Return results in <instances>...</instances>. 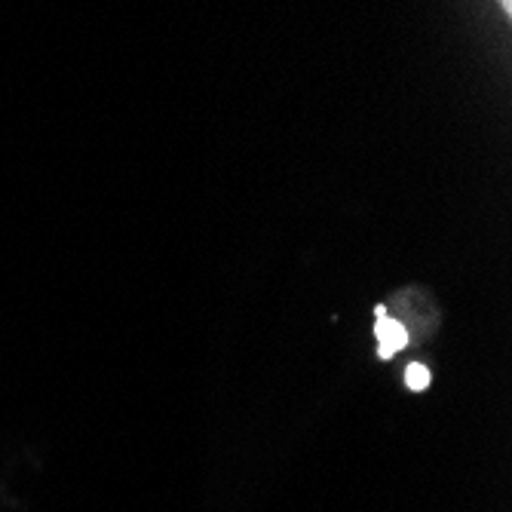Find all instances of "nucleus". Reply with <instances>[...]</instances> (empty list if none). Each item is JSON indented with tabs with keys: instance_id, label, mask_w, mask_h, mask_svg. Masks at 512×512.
<instances>
[{
	"instance_id": "nucleus-1",
	"label": "nucleus",
	"mask_w": 512,
	"mask_h": 512,
	"mask_svg": "<svg viewBox=\"0 0 512 512\" xmlns=\"http://www.w3.org/2000/svg\"><path fill=\"white\" fill-rule=\"evenodd\" d=\"M375 335H378V356H381V359L396 356V353L408 344L405 325L396 322V319H387V316H378V322H375Z\"/></svg>"
},
{
	"instance_id": "nucleus-2",
	"label": "nucleus",
	"mask_w": 512,
	"mask_h": 512,
	"mask_svg": "<svg viewBox=\"0 0 512 512\" xmlns=\"http://www.w3.org/2000/svg\"><path fill=\"white\" fill-rule=\"evenodd\" d=\"M405 384H408L411 390H427V387H430V371H427L421 362H411V365L405 368Z\"/></svg>"
},
{
	"instance_id": "nucleus-3",
	"label": "nucleus",
	"mask_w": 512,
	"mask_h": 512,
	"mask_svg": "<svg viewBox=\"0 0 512 512\" xmlns=\"http://www.w3.org/2000/svg\"><path fill=\"white\" fill-rule=\"evenodd\" d=\"M500 4H503V10H509V7H512V0H500Z\"/></svg>"
}]
</instances>
